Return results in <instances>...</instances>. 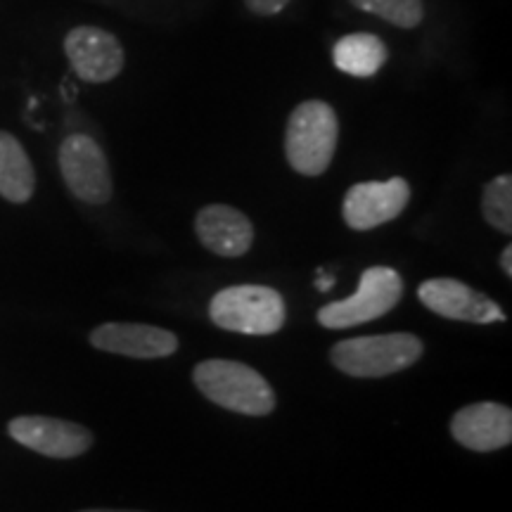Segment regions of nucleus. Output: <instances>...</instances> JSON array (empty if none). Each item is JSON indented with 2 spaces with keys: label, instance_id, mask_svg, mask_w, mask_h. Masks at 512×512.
Here are the masks:
<instances>
[{
  "label": "nucleus",
  "instance_id": "nucleus-1",
  "mask_svg": "<svg viewBox=\"0 0 512 512\" xmlns=\"http://www.w3.org/2000/svg\"><path fill=\"white\" fill-rule=\"evenodd\" d=\"M339 124L328 102L306 100L294 107L285 131V157L297 174L320 176L337 150Z\"/></svg>",
  "mask_w": 512,
  "mask_h": 512
},
{
  "label": "nucleus",
  "instance_id": "nucleus-2",
  "mask_svg": "<svg viewBox=\"0 0 512 512\" xmlns=\"http://www.w3.org/2000/svg\"><path fill=\"white\" fill-rule=\"evenodd\" d=\"M197 389L209 401L219 403L221 408L242 415H268L275 408V394L266 377L256 373L252 366L238 361H211L197 363L192 373Z\"/></svg>",
  "mask_w": 512,
  "mask_h": 512
},
{
  "label": "nucleus",
  "instance_id": "nucleus-3",
  "mask_svg": "<svg viewBox=\"0 0 512 512\" xmlns=\"http://www.w3.org/2000/svg\"><path fill=\"white\" fill-rule=\"evenodd\" d=\"M422 356V342L411 332H389L344 339L332 347V363L351 377H384L411 368Z\"/></svg>",
  "mask_w": 512,
  "mask_h": 512
},
{
  "label": "nucleus",
  "instance_id": "nucleus-4",
  "mask_svg": "<svg viewBox=\"0 0 512 512\" xmlns=\"http://www.w3.org/2000/svg\"><path fill=\"white\" fill-rule=\"evenodd\" d=\"M209 316L223 330L242 335H273L285 325V302L273 287L235 285L214 294Z\"/></svg>",
  "mask_w": 512,
  "mask_h": 512
},
{
  "label": "nucleus",
  "instance_id": "nucleus-5",
  "mask_svg": "<svg viewBox=\"0 0 512 512\" xmlns=\"http://www.w3.org/2000/svg\"><path fill=\"white\" fill-rule=\"evenodd\" d=\"M403 297V280L394 268L375 266L363 271L356 294L342 302H332L318 311V323L330 330L356 328L370 320L387 316Z\"/></svg>",
  "mask_w": 512,
  "mask_h": 512
},
{
  "label": "nucleus",
  "instance_id": "nucleus-6",
  "mask_svg": "<svg viewBox=\"0 0 512 512\" xmlns=\"http://www.w3.org/2000/svg\"><path fill=\"white\" fill-rule=\"evenodd\" d=\"M60 171L74 197L86 204L112 200V174L105 152L86 133H74L60 145Z\"/></svg>",
  "mask_w": 512,
  "mask_h": 512
},
{
  "label": "nucleus",
  "instance_id": "nucleus-7",
  "mask_svg": "<svg viewBox=\"0 0 512 512\" xmlns=\"http://www.w3.org/2000/svg\"><path fill=\"white\" fill-rule=\"evenodd\" d=\"M411 202V185L403 178L389 181H366L351 185L344 197V221L351 230H373L382 223L394 221Z\"/></svg>",
  "mask_w": 512,
  "mask_h": 512
},
{
  "label": "nucleus",
  "instance_id": "nucleus-8",
  "mask_svg": "<svg viewBox=\"0 0 512 512\" xmlns=\"http://www.w3.org/2000/svg\"><path fill=\"white\" fill-rule=\"evenodd\" d=\"M64 53L76 76L88 83H107L124 69L126 55L119 38L100 27H76L64 38Z\"/></svg>",
  "mask_w": 512,
  "mask_h": 512
},
{
  "label": "nucleus",
  "instance_id": "nucleus-9",
  "mask_svg": "<svg viewBox=\"0 0 512 512\" xmlns=\"http://www.w3.org/2000/svg\"><path fill=\"white\" fill-rule=\"evenodd\" d=\"M10 437L48 458H76L93 444V434L79 422L46 418V415H22L10 420Z\"/></svg>",
  "mask_w": 512,
  "mask_h": 512
},
{
  "label": "nucleus",
  "instance_id": "nucleus-10",
  "mask_svg": "<svg viewBox=\"0 0 512 512\" xmlns=\"http://www.w3.org/2000/svg\"><path fill=\"white\" fill-rule=\"evenodd\" d=\"M418 297L427 309L448 320L477 325L501 323V320H505L503 309L494 299H489L484 292L472 290L470 285L453 278L425 280L420 285Z\"/></svg>",
  "mask_w": 512,
  "mask_h": 512
},
{
  "label": "nucleus",
  "instance_id": "nucleus-11",
  "mask_svg": "<svg viewBox=\"0 0 512 512\" xmlns=\"http://www.w3.org/2000/svg\"><path fill=\"white\" fill-rule=\"evenodd\" d=\"M451 434L460 446L470 451H498L510 446L512 441V411L494 401L472 403L453 415Z\"/></svg>",
  "mask_w": 512,
  "mask_h": 512
},
{
  "label": "nucleus",
  "instance_id": "nucleus-12",
  "mask_svg": "<svg viewBox=\"0 0 512 512\" xmlns=\"http://www.w3.org/2000/svg\"><path fill=\"white\" fill-rule=\"evenodd\" d=\"M91 344L107 354L128 358H164L178 349L174 332L143 323H105L91 332Z\"/></svg>",
  "mask_w": 512,
  "mask_h": 512
},
{
  "label": "nucleus",
  "instance_id": "nucleus-13",
  "mask_svg": "<svg viewBox=\"0 0 512 512\" xmlns=\"http://www.w3.org/2000/svg\"><path fill=\"white\" fill-rule=\"evenodd\" d=\"M197 238L209 252L219 256H242L254 242L252 221L240 209L228 204H209L195 219Z\"/></svg>",
  "mask_w": 512,
  "mask_h": 512
},
{
  "label": "nucleus",
  "instance_id": "nucleus-14",
  "mask_svg": "<svg viewBox=\"0 0 512 512\" xmlns=\"http://www.w3.org/2000/svg\"><path fill=\"white\" fill-rule=\"evenodd\" d=\"M36 188V174L22 143L12 133L0 131V197L8 202H29Z\"/></svg>",
  "mask_w": 512,
  "mask_h": 512
},
{
  "label": "nucleus",
  "instance_id": "nucleus-15",
  "mask_svg": "<svg viewBox=\"0 0 512 512\" xmlns=\"http://www.w3.org/2000/svg\"><path fill=\"white\" fill-rule=\"evenodd\" d=\"M387 46L375 34H347L332 48V60L339 72L356 76V79H370L387 62Z\"/></svg>",
  "mask_w": 512,
  "mask_h": 512
},
{
  "label": "nucleus",
  "instance_id": "nucleus-16",
  "mask_svg": "<svg viewBox=\"0 0 512 512\" xmlns=\"http://www.w3.org/2000/svg\"><path fill=\"white\" fill-rule=\"evenodd\" d=\"M351 5L370 15L382 17L384 22L399 29H415L425 17L422 0H351Z\"/></svg>",
  "mask_w": 512,
  "mask_h": 512
},
{
  "label": "nucleus",
  "instance_id": "nucleus-17",
  "mask_svg": "<svg viewBox=\"0 0 512 512\" xmlns=\"http://www.w3.org/2000/svg\"><path fill=\"white\" fill-rule=\"evenodd\" d=\"M484 219L496 230L510 235L512 233V178L496 176L494 181L486 183L482 195Z\"/></svg>",
  "mask_w": 512,
  "mask_h": 512
},
{
  "label": "nucleus",
  "instance_id": "nucleus-18",
  "mask_svg": "<svg viewBox=\"0 0 512 512\" xmlns=\"http://www.w3.org/2000/svg\"><path fill=\"white\" fill-rule=\"evenodd\" d=\"M245 5L249 8V12H254V15L271 17V15H278V12H283L287 5H290V0H245Z\"/></svg>",
  "mask_w": 512,
  "mask_h": 512
},
{
  "label": "nucleus",
  "instance_id": "nucleus-19",
  "mask_svg": "<svg viewBox=\"0 0 512 512\" xmlns=\"http://www.w3.org/2000/svg\"><path fill=\"white\" fill-rule=\"evenodd\" d=\"M501 268L505 271V275H508V278H512V247L508 245L503 249V254H501Z\"/></svg>",
  "mask_w": 512,
  "mask_h": 512
},
{
  "label": "nucleus",
  "instance_id": "nucleus-20",
  "mask_svg": "<svg viewBox=\"0 0 512 512\" xmlns=\"http://www.w3.org/2000/svg\"><path fill=\"white\" fill-rule=\"evenodd\" d=\"M316 285H318L320 292H325V290H330L332 285H335V278H332V275H323V271H320Z\"/></svg>",
  "mask_w": 512,
  "mask_h": 512
},
{
  "label": "nucleus",
  "instance_id": "nucleus-21",
  "mask_svg": "<svg viewBox=\"0 0 512 512\" xmlns=\"http://www.w3.org/2000/svg\"><path fill=\"white\" fill-rule=\"evenodd\" d=\"M83 512H131V510H83Z\"/></svg>",
  "mask_w": 512,
  "mask_h": 512
}]
</instances>
